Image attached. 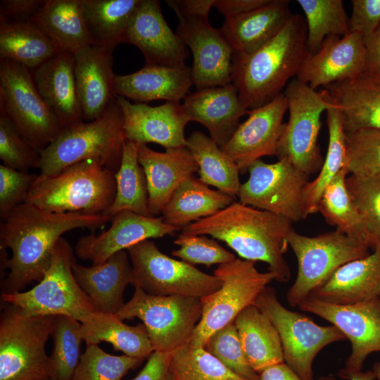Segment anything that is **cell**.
<instances>
[{"instance_id": "6da1fadb", "label": "cell", "mask_w": 380, "mask_h": 380, "mask_svg": "<svg viewBox=\"0 0 380 380\" xmlns=\"http://www.w3.org/2000/svg\"><path fill=\"white\" fill-rule=\"evenodd\" d=\"M111 219L103 214L50 212L25 202L18 205L0 224V248L11 251V258L3 256L1 262L3 268L8 269L1 281L2 293L21 292L39 282L63 234L78 228L94 231Z\"/></svg>"}, {"instance_id": "7a4b0ae2", "label": "cell", "mask_w": 380, "mask_h": 380, "mask_svg": "<svg viewBox=\"0 0 380 380\" xmlns=\"http://www.w3.org/2000/svg\"><path fill=\"white\" fill-rule=\"evenodd\" d=\"M292 222L282 216L234 201L215 214L196 221L182 233L210 235L224 242L242 259L262 261L275 280L286 282L291 277L284 258Z\"/></svg>"}, {"instance_id": "3957f363", "label": "cell", "mask_w": 380, "mask_h": 380, "mask_svg": "<svg viewBox=\"0 0 380 380\" xmlns=\"http://www.w3.org/2000/svg\"><path fill=\"white\" fill-rule=\"evenodd\" d=\"M306 42L305 19L293 14L279 32L259 49L234 58L232 84L248 110L262 106L283 93L309 53Z\"/></svg>"}, {"instance_id": "277c9868", "label": "cell", "mask_w": 380, "mask_h": 380, "mask_svg": "<svg viewBox=\"0 0 380 380\" xmlns=\"http://www.w3.org/2000/svg\"><path fill=\"white\" fill-rule=\"evenodd\" d=\"M123 116L115 99L106 113L89 122L63 129L44 149L39 151V175L52 176L85 160H96L114 172L119 170L125 136Z\"/></svg>"}, {"instance_id": "5b68a950", "label": "cell", "mask_w": 380, "mask_h": 380, "mask_svg": "<svg viewBox=\"0 0 380 380\" xmlns=\"http://www.w3.org/2000/svg\"><path fill=\"white\" fill-rule=\"evenodd\" d=\"M116 194L115 173L96 160L72 164L48 177L38 175L25 202L54 212L103 214Z\"/></svg>"}, {"instance_id": "8992f818", "label": "cell", "mask_w": 380, "mask_h": 380, "mask_svg": "<svg viewBox=\"0 0 380 380\" xmlns=\"http://www.w3.org/2000/svg\"><path fill=\"white\" fill-rule=\"evenodd\" d=\"M75 263L73 248L66 239L61 238L42 279L29 291L1 293L2 300L27 316L65 315L82 323L99 310L77 284L72 272Z\"/></svg>"}, {"instance_id": "52a82bcc", "label": "cell", "mask_w": 380, "mask_h": 380, "mask_svg": "<svg viewBox=\"0 0 380 380\" xmlns=\"http://www.w3.org/2000/svg\"><path fill=\"white\" fill-rule=\"evenodd\" d=\"M56 316H27L6 304L0 318V380H46L45 345Z\"/></svg>"}, {"instance_id": "ba28073f", "label": "cell", "mask_w": 380, "mask_h": 380, "mask_svg": "<svg viewBox=\"0 0 380 380\" xmlns=\"http://www.w3.org/2000/svg\"><path fill=\"white\" fill-rule=\"evenodd\" d=\"M213 274L222 285L215 292L201 298V318L188 343L195 347L203 348L211 334L254 305L260 293L275 280L272 272H261L255 267V262L241 258L220 265Z\"/></svg>"}, {"instance_id": "9c48e42d", "label": "cell", "mask_w": 380, "mask_h": 380, "mask_svg": "<svg viewBox=\"0 0 380 380\" xmlns=\"http://www.w3.org/2000/svg\"><path fill=\"white\" fill-rule=\"evenodd\" d=\"M288 242L298 263L296 278L286 294L289 305L293 308L325 283L340 267L371 253L367 245L337 229L307 236L292 228Z\"/></svg>"}, {"instance_id": "30bf717a", "label": "cell", "mask_w": 380, "mask_h": 380, "mask_svg": "<svg viewBox=\"0 0 380 380\" xmlns=\"http://www.w3.org/2000/svg\"><path fill=\"white\" fill-rule=\"evenodd\" d=\"M0 109L18 132L37 151L46 148L63 128L40 95L28 68L0 58Z\"/></svg>"}, {"instance_id": "8fae6325", "label": "cell", "mask_w": 380, "mask_h": 380, "mask_svg": "<svg viewBox=\"0 0 380 380\" xmlns=\"http://www.w3.org/2000/svg\"><path fill=\"white\" fill-rule=\"evenodd\" d=\"M126 251L132 264L131 284L148 294L201 298L215 292L222 285L214 274L163 253L150 239Z\"/></svg>"}, {"instance_id": "7c38bea8", "label": "cell", "mask_w": 380, "mask_h": 380, "mask_svg": "<svg viewBox=\"0 0 380 380\" xmlns=\"http://www.w3.org/2000/svg\"><path fill=\"white\" fill-rule=\"evenodd\" d=\"M115 315L121 321H142L154 351L172 353L189 343L201 318L202 303L195 297L153 296L135 288Z\"/></svg>"}, {"instance_id": "4fadbf2b", "label": "cell", "mask_w": 380, "mask_h": 380, "mask_svg": "<svg viewBox=\"0 0 380 380\" xmlns=\"http://www.w3.org/2000/svg\"><path fill=\"white\" fill-rule=\"evenodd\" d=\"M254 305L272 322L280 336L284 362L302 380H314L312 363L327 346L346 340L335 326H321L310 318L286 308L278 300L276 290L267 286Z\"/></svg>"}, {"instance_id": "5bb4252c", "label": "cell", "mask_w": 380, "mask_h": 380, "mask_svg": "<svg viewBox=\"0 0 380 380\" xmlns=\"http://www.w3.org/2000/svg\"><path fill=\"white\" fill-rule=\"evenodd\" d=\"M284 94L289 117L278 145V158H287L298 170L310 176L324 162L317 140L321 117L330 103L319 91L296 78L286 85Z\"/></svg>"}, {"instance_id": "9a60e30c", "label": "cell", "mask_w": 380, "mask_h": 380, "mask_svg": "<svg viewBox=\"0 0 380 380\" xmlns=\"http://www.w3.org/2000/svg\"><path fill=\"white\" fill-rule=\"evenodd\" d=\"M248 180L241 184L239 202L287 218L291 222L305 219L303 189L307 175L298 170L287 158L274 163L261 159L253 163Z\"/></svg>"}, {"instance_id": "2e32d148", "label": "cell", "mask_w": 380, "mask_h": 380, "mask_svg": "<svg viewBox=\"0 0 380 380\" xmlns=\"http://www.w3.org/2000/svg\"><path fill=\"white\" fill-rule=\"evenodd\" d=\"M337 327L350 341L352 350L338 372L362 370L367 357L380 352V300L379 298L350 305H336L309 295L298 306Z\"/></svg>"}, {"instance_id": "e0dca14e", "label": "cell", "mask_w": 380, "mask_h": 380, "mask_svg": "<svg viewBox=\"0 0 380 380\" xmlns=\"http://www.w3.org/2000/svg\"><path fill=\"white\" fill-rule=\"evenodd\" d=\"M175 32L191 51L196 89L232 83L235 55L220 29L210 25L208 18L182 19Z\"/></svg>"}, {"instance_id": "ac0fdd59", "label": "cell", "mask_w": 380, "mask_h": 380, "mask_svg": "<svg viewBox=\"0 0 380 380\" xmlns=\"http://www.w3.org/2000/svg\"><path fill=\"white\" fill-rule=\"evenodd\" d=\"M287 101L281 94L270 103L251 110L240 123L222 150L238 165L240 173L264 156H278V145L283 134Z\"/></svg>"}, {"instance_id": "d6986e66", "label": "cell", "mask_w": 380, "mask_h": 380, "mask_svg": "<svg viewBox=\"0 0 380 380\" xmlns=\"http://www.w3.org/2000/svg\"><path fill=\"white\" fill-rule=\"evenodd\" d=\"M110 222L108 229L99 235L91 233L79 239L74 249L78 258L101 264L141 241L174 236L180 230L165 223L162 217H146L129 210L118 213Z\"/></svg>"}, {"instance_id": "ffe728a7", "label": "cell", "mask_w": 380, "mask_h": 380, "mask_svg": "<svg viewBox=\"0 0 380 380\" xmlns=\"http://www.w3.org/2000/svg\"><path fill=\"white\" fill-rule=\"evenodd\" d=\"M123 43L137 46L146 65L183 66L189 55L186 44L164 18L158 0H141L129 20Z\"/></svg>"}, {"instance_id": "44dd1931", "label": "cell", "mask_w": 380, "mask_h": 380, "mask_svg": "<svg viewBox=\"0 0 380 380\" xmlns=\"http://www.w3.org/2000/svg\"><path fill=\"white\" fill-rule=\"evenodd\" d=\"M115 99L122 113L126 140L137 144L155 143L165 149L186 146L184 129L189 120L179 102L153 107L132 103L120 96Z\"/></svg>"}, {"instance_id": "7402d4cb", "label": "cell", "mask_w": 380, "mask_h": 380, "mask_svg": "<svg viewBox=\"0 0 380 380\" xmlns=\"http://www.w3.org/2000/svg\"><path fill=\"white\" fill-rule=\"evenodd\" d=\"M363 37L350 32L343 37H327L315 53H308L296 79L315 90L319 87L350 80L365 69Z\"/></svg>"}, {"instance_id": "603a6c76", "label": "cell", "mask_w": 380, "mask_h": 380, "mask_svg": "<svg viewBox=\"0 0 380 380\" xmlns=\"http://www.w3.org/2000/svg\"><path fill=\"white\" fill-rule=\"evenodd\" d=\"M182 106L189 122L202 124L221 149L236 131L240 118L251 112L232 83L196 89L184 98Z\"/></svg>"}, {"instance_id": "cb8c5ba5", "label": "cell", "mask_w": 380, "mask_h": 380, "mask_svg": "<svg viewBox=\"0 0 380 380\" xmlns=\"http://www.w3.org/2000/svg\"><path fill=\"white\" fill-rule=\"evenodd\" d=\"M137 158L145 173L152 217L161 214L179 186L198 171L197 163L186 146L158 152L146 144H137Z\"/></svg>"}, {"instance_id": "d4e9b609", "label": "cell", "mask_w": 380, "mask_h": 380, "mask_svg": "<svg viewBox=\"0 0 380 380\" xmlns=\"http://www.w3.org/2000/svg\"><path fill=\"white\" fill-rule=\"evenodd\" d=\"M113 52L90 45L74 53L77 91L84 121L100 118L115 98Z\"/></svg>"}, {"instance_id": "484cf974", "label": "cell", "mask_w": 380, "mask_h": 380, "mask_svg": "<svg viewBox=\"0 0 380 380\" xmlns=\"http://www.w3.org/2000/svg\"><path fill=\"white\" fill-rule=\"evenodd\" d=\"M319 92L338 111L346 132L380 130V78L362 73Z\"/></svg>"}, {"instance_id": "4316f807", "label": "cell", "mask_w": 380, "mask_h": 380, "mask_svg": "<svg viewBox=\"0 0 380 380\" xmlns=\"http://www.w3.org/2000/svg\"><path fill=\"white\" fill-rule=\"evenodd\" d=\"M36 87L63 129L83 122L75 77V56L59 51L34 70Z\"/></svg>"}, {"instance_id": "83f0119b", "label": "cell", "mask_w": 380, "mask_h": 380, "mask_svg": "<svg viewBox=\"0 0 380 380\" xmlns=\"http://www.w3.org/2000/svg\"><path fill=\"white\" fill-rule=\"evenodd\" d=\"M194 85L191 68L146 65L131 74L115 77V94L135 103L155 100L179 102Z\"/></svg>"}, {"instance_id": "f1b7e54d", "label": "cell", "mask_w": 380, "mask_h": 380, "mask_svg": "<svg viewBox=\"0 0 380 380\" xmlns=\"http://www.w3.org/2000/svg\"><path fill=\"white\" fill-rule=\"evenodd\" d=\"M380 246L367 256L337 269L329 279L310 295L331 304L350 305L379 298Z\"/></svg>"}, {"instance_id": "f546056e", "label": "cell", "mask_w": 380, "mask_h": 380, "mask_svg": "<svg viewBox=\"0 0 380 380\" xmlns=\"http://www.w3.org/2000/svg\"><path fill=\"white\" fill-rule=\"evenodd\" d=\"M289 4L288 0H270L253 11L225 18L220 30L235 57L253 53L276 36L293 15Z\"/></svg>"}, {"instance_id": "4dcf8cb0", "label": "cell", "mask_w": 380, "mask_h": 380, "mask_svg": "<svg viewBox=\"0 0 380 380\" xmlns=\"http://www.w3.org/2000/svg\"><path fill=\"white\" fill-rule=\"evenodd\" d=\"M74 277L99 311L115 315L123 306V295L131 284L132 264L126 250L104 262L90 267L75 263Z\"/></svg>"}, {"instance_id": "1f68e13d", "label": "cell", "mask_w": 380, "mask_h": 380, "mask_svg": "<svg viewBox=\"0 0 380 380\" xmlns=\"http://www.w3.org/2000/svg\"><path fill=\"white\" fill-rule=\"evenodd\" d=\"M242 348L250 367L258 374L269 367L284 362L280 336L272 322L255 305L235 318Z\"/></svg>"}, {"instance_id": "d6a6232c", "label": "cell", "mask_w": 380, "mask_h": 380, "mask_svg": "<svg viewBox=\"0 0 380 380\" xmlns=\"http://www.w3.org/2000/svg\"><path fill=\"white\" fill-rule=\"evenodd\" d=\"M234 198L211 189L194 176L184 181L162 211L165 223L180 229L227 208Z\"/></svg>"}, {"instance_id": "836d02e7", "label": "cell", "mask_w": 380, "mask_h": 380, "mask_svg": "<svg viewBox=\"0 0 380 380\" xmlns=\"http://www.w3.org/2000/svg\"><path fill=\"white\" fill-rule=\"evenodd\" d=\"M30 22L61 51L74 54L91 45L84 20L81 0H45Z\"/></svg>"}, {"instance_id": "e575fe53", "label": "cell", "mask_w": 380, "mask_h": 380, "mask_svg": "<svg viewBox=\"0 0 380 380\" xmlns=\"http://www.w3.org/2000/svg\"><path fill=\"white\" fill-rule=\"evenodd\" d=\"M81 336L87 345L110 343L124 355L144 360L154 352L144 324L130 326L115 315L96 311L81 323Z\"/></svg>"}, {"instance_id": "d590c367", "label": "cell", "mask_w": 380, "mask_h": 380, "mask_svg": "<svg viewBox=\"0 0 380 380\" xmlns=\"http://www.w3.org/2000/svg\"><path fill=\"white\" fill-rule=\"evenodd\" d=\"M141 0H81L91 45L114 51L123 43L129 20Z\"/></svg>"}, {"instance_id": "8d00e7d4", "label": "cell", "mask_w": 380, "mask_h": 380, "mask_svg": "<svg viewBox=\"0 0 380 380\" xmlns=\"http://www.w3.org/2000/svg\"><path fill=\"white\" fill-rule=\"evenodd\" d=\"M185 145L198 166V179L235 198L241 185L236 163L201 131H194L186 139Z\"/></svg>"}, {"instance_id": "74e56055", "label": "cell", "mask_w": 380, "mask_h": 380, "mask_svg": "<svg viewBox=\"0 0 380 380\" xmlns=\"http://www.w3.org/2000/svg\"><path fill=\"white\" fill-rule=\"evenodd\" d=\"M61 50L34 23H0V58L29 70L44 63Z\"/></svg>"}, {"instance_id": "f35d334b", "label": "cell", "mask_w": 380, "mask_h": 380, "mask_svg": "<svg viewBox=\"0 0 380 380\" xmlns=\"http://www.w3.org/2000/svg\"><path fill=\"white\" fill-rule=\"evenodd\" d=\"M348 175L347 169L344 167L327 186L320 198L318 212L336 229L374 250V241L348 193L346 183Z\"/></svg>"}, {"instance_id": "ab89813d", "label": "cell", "mask_w": 380, "mask_h": 380, "mask_svg": "<svg viewBox=\"0 0 380 380\" xmlns=\"http://www.w3.org/2000/svg\"><path fill=\"white\" fill-rule=\"evenodd\" d=\"M116 194L104 215L113 217L122 210L152 217L148 210V195L144 171L137 158V144L125 140L120 167L115 174Z\"/></svg>"}, {"instance_id": "60d3db41", "label": "cell", "mask_w": 380, "mask_h": 380, "mask_svg": "<svg viewBox=\"0 0 380 380\" xmlns=\"http://www.w3.org/2000/svg\"><path fill=\"white\" fill-rule=\"evenodd\" d=\"M327 123L329 142L326 158L317 177L308 182L303 189L306 217L318 212V205L322 193L338 172L346 167V132L338 111L331 103L327 110Z\"/></svg>"}, {"instance_id": "b9f144b4", "label": "cell", "mask_w": 380, "mask_h": 380, "mask_svg": "<svg viewBox=\"0 0 380 380\" xmlns=\"http://www.w3.org/2000/svg\"><path fill=\"white\" fill-rule=\"evenodd\" d=\"M297 4L305 16L309 53L318 51L329 36L343 37L350 33L342 0H298Z\"/></svg>"}, {"instance_id": "7bdbcfd3", "label": "cell", "mask_w": 380, "mask_h": 380, "mask_svg": "<svg viewBox=\"0 0 380 380\" xmlns=\"http://www.w3.org/2000/svg\"><path fill=\"white\" fill-rule=\"evenodd\" d=\"M51 336L53 348L49 356V379L72 380L81 357V322L68 316L57 315Z\"/></svg>"}, {"instance_id": "ee69618b", "label": "cell", "mask_w": 380, "mask_h": 380, "mask_svg": "<svg viewBox=\"0 0 380 380\" xmlns=\"http://www.w3.org/2000/svg\"><path fill=\"white\" fill-rule=\"evenodd\" d=\"M171 380H245L203 348L184 344L171 353Z\"/></svg>"}, {"instance_id": "f6af8a7d", "label": "cell", "mask_w": 380, "mask_h": 380, "mask_svg": "<svg viewBox=\"0 0 380 380\" xmlns=\"http://www.w3.org/2000/svg\"><path fill=\"white\" fill-rule=\"evenodd\" d=\"M142 361L125 355H110L96 344L87 345L72 380H121Z\"/></svg>"}, {"instance_id": "bcb514c9", "label": "cell", "mask_w": 380, "mask_h": 380, "mask_svg": "<svg viewBox=\"0 0 380 380\" xmlns=\"http://www.w3.org/2000/svg\"><path fill=\"white\" fill-rule=\"evenodd\" d=\"M346 145L348 175L380 177L379 129L346 132Z\"/></svg>"}, {"instance_id": "7dc6e473", "label": "cell", "mask_w": 380, "mask_h": 380, "mask_svg": "<svg viewBox=\"0 0 380 380\" xmlns=\"http://www.w3.org/2000/svg\"><path fill=\"white\" fill-rule=\"evenodd\" d=\"M346 183L375 248L380 246V177L350 175Z\"/></svg>"}, {"instance_id": "c3c4849f", "label": "cell", "mask_w": 380, "mask_h": 380, "mask_svg": "<svg viewBox=\"0 0 380 380\" xmlns=\"http://www.w3.org/2000/svg\"><path fill=\"white\" fill-rule=\"evenodd\" d=\"M203 348L242 379L258 380L246 360L234 321L211 334Z\"/></svg>"}, {"instance_id": "681fc988", "label": "cell", "mask_w": 380, "mask_h": 380, "mask_svg": "<svg viewBox=\"0 0 380 380\" xmlns=\"http://www.w3.org/2000/svg\"><path fill=\"white\" fill-rule=\"evenodd\" d=\"M0 158L3 165L22 172L39 168L41 156L18 132L11 121L0 115Z\"/></svg>"}, {"instance_id": "f907efd6", "label": "cell", "mask_w": 380, "mask_h": 380, "mask_svg": "<svg viewBox=\"0 0 380 380\" xmlns=\"http://www.w3.org/2000/svg\"><path fill=\"white\" fill-rule=\"evenodd\" d=\"M174 243L179 246V248L172 251V255L191 265H220L236 258L215 239H210L205 235L181 233L174 241Z\"/></svg>"}, {"instance_id": "816d5d0a", "label": "cell", "mask_w": 380, "mask_h": 380, "mask_svg": "<svg viewBox=\"0 0 380 380\" xmlns=\"http://www.w3.org/2000/svg\"><path fill=\"white\" fill-rule=\"evenodd\" d=\"M38 175L0 165V217L5 220L26 196Z\"/></svg>"}, {"instance_id": "f5cc1de1", "label": "cell", "mask_w": 380, "mask_h": 380, "mask_svg": "<svg viewBox=\"0 0 380 380\" xmlns=\"http://www.w3.org/2000/svg\"><path fill=\"white\" fill-rule=\"evenodd\" d=\"M351 4L349 31L365 38L380 25V0H352Z\"/></svg>"}, {"instance_id": "db71d44e", "label": "cell", "mask_w": 380, "mask_h": 380, "mask_svg": "<svg viewBox=\"0 0 380 380\" xmlns=\"http://www.w3.org/2000/svg\"><path fill=\"white\" fill-rule=\"evenodd\" d=\"M45 0H1L0 23L30 22L43 6Z\"/></svg>"}, {"instance_id": "11a10c76", "label": "cell", "mask_w": 380, "mask_h": 380, "mask_svg": "<svg viewBox=\"0 0 380 380\" xmlns=\"http://www.w3.org/2000/svg\"><path fill=\"white\" fill-rule=\"evenodd\" d=\"M171 353L154 351L132 380H171L169 364Z\"/></svg>"}, {"instance_id": "9f6ffc18", "label": "cell", "mask_w": 380, "mask_h": 380, "mask_svg": "<svg viewBox=\"0 0 380 380\" xmlns=\"http://www.w3.org/2000/svg\"><path fill=\"white\" fill-rule=\"evenodd\" d=\"M166 3L179 20L208 18L215 0H167Z\"/></svg>"}, {"instance_id": "6f0895ef", "label": "cell", "mask_w": 380, "mask_h": 380, "mask_svg": "<svg viewBox=\"0 0 380 380\" xmlns=\"http://www.w3.org/2000/svg\"><path fill=\"white\" fill-rule=\"evenodd\" d=\"M363 39L365 49L363 73L380 78V25Z\"/></svg>"}, {"instance_id": "680465c9", "label": "cell", "mask_w": 380, "mask_h": 380, "mask_svg": "<svg viewBox=\"0 0 380 380\" xmlns=\"http://www.w3.org/2000/svg\"><path fill=\"white\" fill-rule=\"evenodd\" d=\"M270 0H215L214 7L221 13L225 18L237 16L258 8H260Z\"/></svg>"}, {"instance_id": "91938a15", "label": "cell", "mask_w": 380, "mask_h": 380, "mask_svg": "<svg viewBox=\"0 0 380 380\" xmlns=\"http://www.w3.org/2000/svg\"><path fill=\"white\" fill-rule=\"evenodd\" d=\"M258 380H302L285 362L267 367L259 374Z\"/></svg>"}, {"instance_id": "94428289", "label": "cell", "mask_w": 380, "mask_h": 380, "mask_svg": "<svg viewBox=\"0 0 380 380\" xmlns=\"http://www.w3.org/2000/svg\"><path fill=\"white\" fill-rule=\"evenodd\" d=\"M338 376L346 380H377L372 370L366 372L360 370L348 373L338 372Z\"/></svg>"}, {"instance_id": "6125c7cd", "label": "cell", "mask_w": 380, "mask_h": 380, "mask_svg": "<svg viewBox=\"0 0 380 380\" xmlns=\"http://www.w3.org/2000/svg\"><path fill=\"white\" fill-rule=\"evenodd\" d=\"M372 371L374 373L376 379L380 380V362H377L374 365Z\"/></svg>"}, {"instance_id": "be15d7a7", "label": "cell", "mask_w": 380, "mask_h": 380, "mask_svg": "<svg viewBox=\"0 0 380 380\" xmlns=\"http://www.w3.org/2000/svg\"><path fill=\"white\" fill-rule=\"evenodd\" d=\"M317 380H337L334 375L322 376L319 377Z\"/></svg>"}, {"instance_id": "e7e4bbea", "label": "cell", "mask_w": 380, "mask_h": 380, "mask_svg": "<svg viewBox=\"0 0 380 380\" xmlns=\"http://www.w3.org/2000/svg\"><path fill=\"white\" fill-rule=\"evenodd\" d=\"M379 300H380V293H379Z\"/></svg>"}, {"instance_id": "03108f58", "label": "cell", "mask_w": 380, "mask_h": 380, "mask_svg": "<svg viewBox=\"0 0 380 380\" xmlns=\"http://www.w3.org/2000/svg\"><path fill=\"white\" fill-rule=\"evenodd\" d=\"M46 380H51L50 379H47Z\"/></svg>"}]
</instances>
